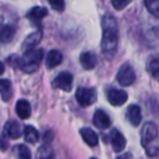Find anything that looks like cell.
I'll return each instance as SVG.
<instances>
[{
    "mask_svg": "<svg viewBox=\"0 0 159 159\" xmlns=\"http://www.w3.org/2000/svg\"><path fill=\"white\" fill-rule=\"evenodd\" d=\"M102 42L101 48L103 53L107 59H111L117 51L119 32H118V24L115 17L111 13H106L102 19Z\"/></svg>",
    "mask_w": 159,
    "mask_h": 159,
    "instance_id": "6da1fadb",
    "label": "cell"
},
{
    "mask_svg": "<svg viewBox=\"0 0 159 159\" xmlns=\"http://www.w3.org/2000/svg\"><path fill=\"white\" fill-rule=\"evenodd\" d=\"M141 142L147 156L156 157L159 155V131L154 122H146L141 132Z\"/></svg>",
    "mask_w": 159,
    "mask_h": 159,
    "instance_id": "7a4b0ae2",
    "label": "cell"
},
{
    "mask_svg": "<svg viewBox=\"0 0 159 159\" xmlns=\"http://www.w3.org/2000/svg\"><path fill=\"white\" fill-rule=\"evenodd\" d=\"M43 59V50L42 49H27L24 55L17 61L19 68L24 73H34L39 69L40 63Z\"/></svg>",
    "mask_w": 159,
    "mask_h": 159,
    "instance_id": "3957f363",
    "label": "cell"
},
{
    "mask_svg": "<svg viewBox=\"0 0 159 159\" xmlns=\"http://www.w3.org/2000/svg\"><path fill=\"white\" fill-rule=\"evenodd\" d=\"M76 99L82 107L93 105L98 99V93L93 87H79L76 91Z\"/></svg>",
    "mask_w": 159,
    "mask_h": 159,
    "instance_id": "277c9868",
    "label": "cell"
},
{
    "mask_svg": "<svg viewBox=\"0 0 159 159\" xmlns=\"http://www.w3.org/2000/svg\"><path fill=\"white\" fill-rule=\"evenodd\" d=\"M116 80L124 87L132 85L134 83V81H135V72H134L133 68L129 63H127V62L124 63L119 68V70H118L117 75H116Z\"/></svg>",
    "mask_w": 159,
    "mask_h": 159,
    "instance_id": "5b68a950",
    "label": "cell"
},
{
    "mask_svg": "<svg viewBox=\"0 0 159 159\" xmlns=\"http://www.w3.org/2000/svg\"><path fill=\"white\" fill-rule=\"evenodd\" d=\"M73 74L65 71V72H61L59 75H57V77L53 80L52 85L55 88L62 89L64 92H70L73 88Z\"/></svg>",
    "mask_w": 159,
    "mask_h": 159,
    "instance_id": "8992f818",
    "label": "cell"
},
{
    "mask_svg": "<svg viewBox=\"0 0 159 159\" xmlns=\"http://www.w3.org/2000/svg\"><path fill=\"white\" fill-rule=\"evenodd\" d=\"M107 100L111 106L120 107L125 105L128 100V93L124 89L111 88L107 93Z\"/></svg>",
    "mask_w": 159,
    "mask_h": 159,
    "instance_id": "52a82bcc",
    "label": "cell"
},
{
    "mask_svg": "<svg viewBox=\"0 0 159 159\" xmlns=\"http://www.w3.org/2000/svg\"><path fill=\"white\" fill-rule=\"evenodd\" d=\"M47 14H48V10H47L44 7H34V8H32L28 11V13L26 14V17L30 20L33 25L40 27L41 20L43 19Z\"/></svg>",
    "mask_w": 159,
    "mask_h": 159,
    "instance_id": "ba28073f",
    "label": "cell"
},
{
    "mask_svg": "<svg viewBox=\"0 0 159 159\" xmlns=\"http://www.w3.org/2000/svg\"><path fill=\"white\" fill-rule=\"evenodd\" d=\"M21 125L14 120H10L3 127V135L11 140H17L22 136Z\"/></svg>",
    "mask_w": 159,
    "mask_h": 159,
    "instance_id": "9c48e42d",
    "label": "cell"
},
{
    "mask_svg": "<svg viewBox=\"0 0 159 159\" xmlns=\"http://www.w3.org/2000/svg\"><path fill=\"white\" fill-rule=\"evenodd\" d=\"M111 147H113L114 152H116V153H121V152H124L125 148H126L127 142H126L125 136L122 135L119 131L113 130L111 133Z\"/></svg>",
    "mask_w": 159,
    "mask_h": 159,
    "instance_id": "30bf717a",
    "label": "cell"
},
{
    "mask_svg": "<svg viewBox=\"0 0 159 159\" xmlns=\"http://www.w3.org/2000/svg\"><path fill=\"white\" fill-rule=\"evenodd\" d=\"M93 124H94L98 129L105 130L111 127V120L105 111L98 109V110L95 111L94 116H93Z\"/></svg>",
    "mask_w": 159,
    "mask_h": 159,
    "instance_id": "8fae6325",
    "label": "cell"
},
{
    "mask_svg": "<svg viewBox=\"0 0 159 159\" xmlns=\"http://www.w3.org/2000/svg\"><path fill=\"white\" fill-rule=\"evenodd\" d=\"M79 61L84 70H92L96 67L98 58H96L95 53L92 52V51H86V52H82L80 55Z\"/></svg>",
    "mask_w": 159,
    "mask_h": 159,
    "instance_id": "7c38bea8",
    "label": "cell"
},
{
    "mask_svg": "<svg viewBox=\"0 0 159 159\" xmlns=\"http://www.w3.org/2000/svg\"><path fill=\"white\" fill-rule=\"evenodd\" d=\"M127 118L133 127L140 125L141 121H142V111H141L140 107L138 105H131L128 107Z\"/></svg>",
    "mask_w": 159,
    "mask_h": 159,
    "instance_id": "4fadbf2b",
    "label": "cell"
},
{
    "mask_svg": "<svg viewBox=\"0 0 159 159\" xmlns=\"http://www.w3.org/2000/svg\"><path fill=\"white\" fill-rule=\"evenodd\" d=\"M63 61V55L59 50H50L46 56V67L48 69H53L60 66Z\"/></svg>",
    "mask_w": 159,
    "mask_h": 159,
    "instance_id": "5bb4252c",
    "label": "cell"
},
{
    "mask_svg": "<svg viewBox=\"0 0 159 159\" xmlns=\"http://www.w3.org/2000/svg\"><path fill=\"white\" fill-rule=\"evenodd\" d=\"M41 39H42V30L39 28V30H37L36 32L30 34L25 39H24L22 47H23V49L35 48V47L41 42Z\"/></svg>",
    "mask_w": 159,
    "mask_h": 159,
    "instance_id": "9a60e30c",
    "label": "cell"
},
{
    "mask_svg": "<svg viewBox=\"0 0 159 159\" xmlns=\"http://www.w3.org/2000/svg\"><path fill=\"white\" fill-rule=\"evenodd\" d=\"M80 135H81L82 140L88 144L89 146L94 147L98 144V134L93 131L90 127H82L80 129Z\"/></svg>",
    "mask_w": 159,
    "mask_h": 159,
    "instance_id": "2e32d148",
    "label": "cell"
},
{
    "mask_svg": "<svg viewBox=\"0 0 159 159\" xmlns=\"http://www.w3.org/2000/svg\"><path fill=\"white\" fill-rule=\"evenodd\" d=\"M15 110L16 113L22 120H26L30 117L32 115V108H30V105L27 100L21 99L16 102V106H15Z\"/></svg>",
    "mask_w": 159,
    "mask_h": 159,
    "instance_id": "e0dca14e",
    "label": "cell"
},
{
    "mask_svg": "<svg viewBox=\"0 0 159 159\" xmlns=\"http://www.w3.org/2000/svg\"><path fill=\"white\" fill-rule=\"evenodd\" d=\"M0 95L4 102H9L12 97V83L9 80H0Z\"/></svg>",
    "mask_w": 159,
    "mask_h": 159,
    "instance_id": "ac0fdd59",
    "label": "cell"
},
{
    "mask_svg": "<svg viewBox=\"0 0 159 159\" xmlns=\"http://www.w3.org/2000/svg\"><path fill=\"white\" fill-rule=\"evenodd\" d=\"M24 138H25V141L27 143L35 144L40 138L39 132L34 127H32V125H26V127H24Z\"/></svg>",
    "mask_w": 159,
    "mask_h": 159,
    "instance_id": "d6986e66",
    "label": "cell"
},
{
    "mask_svg": "<svg viewBox=\"0 0 159 159\" xmlns=\"http://www.w3.org/2000/svg\"><path fill=\"white\" fill-rule=\"evenodd\" d=\"M15 35V30L10 25L2 26L0 28V42L2 44H8L12 42L13 37Z\"/></svg>",
    "mask_w": 159,
    "mask_h": 159,
    "instance_id": "ffe728a7",
    "label": "cell"
},
{
    "mask_svg": "<svg viewBox=\"0 0 159 159\" xmlns=\"http://www.w3.org/2000/svg\"><path fill=\"white\" fill-rule=\"evenodd\" d=\"M147 68H148L152 77L159 82V57L152 58V59L148 61Z\"/></svg>",
    "mask_w": 159,
    "mask_h": 159,
    "instance_id": "44dd1931",
    "label": "cell"
},
{
    "mask_svg": "<svg viewBox=\"0 0 159 159\" xmlns=\"http://www.w3.org/2000/svg\"><path fill=\"white\" fill-rule=\"evenodd\" d=\"M144 4L153 17L159 19V0H144Z\"/></svg>",
    "mask_w": 159,
    "mask_h": 159,
    "instance_id": "7402d4cb",
    "label": "cell"
},
{
    "mask_svg": "<svg viewBox=\"0 0 159 159\" xmlns=\"http://www.w3.org/2000/svg\"><path fill=\"white\" fill-rule=\"evenodd\" d=\"M14 153L17 157L21 158V159H30V157H32V153H30V148L23 144L15 146L14 147Z\"/></svg>",
    "mask_w": 159,
    "mask_h": 159,
    "instance_id": "603a6c76",
    "label": "cell"
},
{
    "mask_svg": "<svg viewBox=\"0 0 159 159\" xmlns=\"http://www.w3.org/2000/svg\"><path fill=\"white\" fill-rule=\"evenodd\" d=\"M111 1L114 9H116L117 11H121L131 3L132 0H111Z\"/></svg>",
    "mask_w": 159,
    "mask_h": 159,
    "instance_id": "cb8c5ba5",
    "label": "cell"
},
{
    "mask_svg": "<svg viewBox=\"0 0 159 159\" xmlns=\"http://www.w3.org/2000/svg\"><path fill=\"white\" fill-rule=\"evenodd\" d=\"M37 156L39 158H51L53 157V153L51 151V148L49 146H41L38 149V154Z\"/></svg>",
    "mask_w": 159,
    "mask_h": 159,
    "instance_id": "d4e9b609",
    "label": "cell"
},
{
    "mask_svg": "<svg viewBox=\"0 0 159 159\" xmlns=\"http://www.w3.org/2000/svg\"><path fill=\"white\" fill-rule=\"evenodd\" d=\"M49 3H50L51 8L54 9L55 11H59L62 12L65 9V1L64 0H48Z\"/></svg>",
    "mask_w": 159,
    "mask_h": 159,
    "instance_id": "484cf974",
    "label": "cell"
},
{
    "mask_svg": "<svg viewBox=\"0 0 159 159\" xmlns=\"http://www.w3.org/2000/svg\"><path fill=\"white\" fill-rule=\"evenodd\" d=\"M7 148H8V143L4 140L3 136H0V149L4 152V151H7Z\"/></svg>",
    "mask_w": 159,
    "mask_h": 159,
    "instance_id": "4316f807",
    "label": "cell"
},
{
    "mask_svg": "<svg viewBox=\"0 0 159 159\" xmlns=\"http://www.w3.org/2000/svg\"><path fill=\"white\" fill-rule=\"evenodd\" d=\"M4 64H3V62H1L0 61V75L1 74H3V72H4Z\"/></svg>",
    "mask_w": 159,
    "mask_h": 159,
    "instance_id": "83f0119b",
    "label": "cell"
}]
</instances>
